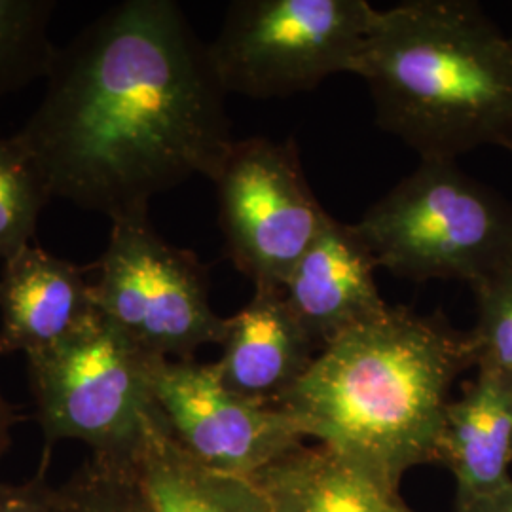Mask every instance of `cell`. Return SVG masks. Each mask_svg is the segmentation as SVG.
<instances>
[{
    "mask_svg": "<svg viewBox=\"0 0 512 512\" xmlns=\"http://www.w3.org/2000/svg\"><path fill=\"white\" fill-rule=\"evenodd\" d=\"M475 382L448 404L439 463L456 480V512L512 484V382L476 370Z\"/></svg>",
    "mask_w": 512,
    "mask_h": 512,
    "instance_id": "obj_13",
    "label": "cell"
},
{
    "mask_svg": "<svg viewBox=\"0 0 512 512\" xmlns=\"http://www.w3.org/2000/svg\"><path fill=\"white\" fill-rule=\"evenodd\" d=\"M473 366L469 330L452 327L442 313L387 306L321 349L275 406L306 439L401 497L408 471L439 463L452 385Z\"/></svg>",
    "mask_w": 512,
    "mask_h": 512,
    "instance_id": "obj_2",
    "label": "cell"
},
{
    "mask_svg": "<svg viewBox=\"0 0 512 512\" xmlns=\"http://www.w3.org/2000/svg\"><path fill=\"white\" fill-rule=\"evenodd\" d=\"M463 512H512V484L503 492L492 495Z\"/></svg>",
    "mask_w": 512,
    "mask_h": 512,
    "instance_id": "obj_22",
    "label": "cell"
},
{
    "mask_svg": "<svg viewBox=\"0 0 512 512\" xmlns=\"http://www.w3.org/2000/svg\"><path fill=\"white\" fill-rule=\"evenodd\" d=\"M270 512H408L401 497L372 480L329 448L298 446L255 478Z\"/></svg>",
    "mask_w": 512,
    "mask_h": 512,
    "instance_id": "obj_14",
    "label": "cell"
},
{
    "mask_svg": "<svg viewBox=\"0 0 512 512\" xmlns=\"http://www.w3.org/2000/svg\"><path fill=\"white\" fill-rule=\"evenodd\" d=\"M27 359L46 450L76 440L92 458L135 467L162 412L150 389L152 357L99 311Z\"/></svg>",
    "mask_w": 512,
    "mask_h": 512,
    "instance_id": "obj_5",
    "label": "cell"
},
{
    "mask_svg": "<svg viewBox=\"0 0 512 512\" xmlns=\"http://www.w3.org/2000/svg\"><path fill=\"white\" fill-rule=\"evenodd\" d=\"M408 512H414V511H412V509H410V511H408Z\"/></svg>",
    "mask_w": 512,
    "mask_h": 512,
    "instance_id": "obj_23",
    "label": "cell"
},
{
    "mask_svg": "<svg viewBox=\"0 0 512 512\" xmlns=\"http://www.w3.org/2000/svg\"><path fill=\"white\" fill-rule=\"evenodd\" d=\"M152 512H270L255 480L203 467L173 440L164 416L135 463Z\"/></svg>",
    "mask_w": 512,
    "mask_h": 512,
    "instance_id": "obj_15",
    "label": "cell"
},
{
    "mask_svg": "<svg viewBox=\"0 0 512 512\" xmlns=\"http://www.w3.org/2000/svg\"><path fill=\"white\" fill-rule=\"evenodd\" d=\"M52 0H0V99L50 73Z\"/></svg>",
    "mask_w": 512,
    "mask_h": 512,
    "instance_id": "obj_16",
    "label": "cell"
},
{
    "mask_svg": "<svg viewBox=\"0 0 512 512\" xmlns=\"http://www.w3.org/2000/svg\"><path fill=\"white\" fill-rule=\"evenodd\" d=\"M46 93L19 131L52 198L109 215L200 175L236 143L209 48L173 0H126L55 50Z\"/></svg>",
    "mask_w": 512,
    "mask_h": 512,
    "instance_id": "obj_1",
    "label": "cell"
},
{
    "mask_svg": "<svg viewBox=\"0 0 512 512\" xmlns=\"http://www.w3.org/2000/svg\"><path fill=\"white\" fill-rule=\"evenodd\" d=\"M213 183L224 255L255 289H283L330 219L311 192L296 143L236 141Z\"/></svg>",
    "mask_w": 512,
    "mask_h": 512,
    "instance_id": "obj_8",
    "label": "cell"
},
{
    "mask_svg": "<svg viewBox=\"0 0 512 512\" xmlns=\"http://www.w3.org/2000/svg\"><path fill=\"white\" fill-rule=\"evenodd\" d=\"M378 268L471 289L512 268V205L456 162H421L353 224Z\"/></svg>",
    "mask_w": 512,
    "mask_h": 512,
    "instance_id": "obj_4",
    "label": "cell"
},
{
    "mask_svg": "<svg viewBox=\"0 0 512 512\" xmlns=\"http://www.w3.org/2000/svg\"><path fill=\"white\" fill-rule=\"evenodd\" d=\"M378 12L368 0H236L209 57L226 93L311 92L332 74H353Z\"/></svg>",
    "mask_w": 512,
    "mask_h": 512,
    "instance_id": "obj_6",
    "label": "cell"
},
{
    "mask_svg": "<svg viewBox=\"0 0 512 512\" xmlns=\"http://www.w3.org/2000/svg\"><path fill=\"white\" fill-rule=\"evenodd\" d=\"M92 300L131 344L152 359L190 361L219 344L226 319L211 308L209 275L200 258L167 243L148 213L112 220Z\"/></svg>",
    "mask_w": 512,
    "mask_h": 512,
    "instance_id": "obj_7",
    "label": "cell"
},
{
    "mask_svg": "<svg viewBox=\"0 0 512 512\" xmlns=\"http://www.w3.org/2000/svg\"><path fill=\"white\" fill-rule=\"evenodd\" d=\"M220 382L241 397L275 406L310 370L321 351L291 310L283 289H255L247 306L226 319Z\"/></svg>",
    "mask_w": 512,
    "mask_h": 512,
    "instance_id": "obj_11",
    "label": "cell"
},
{
    "mask_svg": "<svg viewBox=\"0 0 512 512\" xmlns=\"http://www.w3.org/2000/svg\"><path fill=\"white\" fill-rule=\"evenodd\" d=\"M52 200L35 158L18 137H0V258L31 245L38 217Z\"/></svg>",
    "mask_w": 512,
    "mask_h": 512,
    "instance_id": "obj_17",
    "label": "cell"
},
{
    "mask_svg": "<svg viewBox=\"0 0 512 512\" xmlns=\"http://www.w3.org/2000/svg\"><path fill=\"white\" fill-rule=\"evenodd\" d=\"M473 291L478 317L469 332L475 344L476 370H488L512 382V268Z\"/></svg>",
    "mask_w": 512,
    "mask_h": 512,
    "instance_id": "obj_19",
    "label": "cell"
},
{
    "mask_svg": "<svg viewBox=\"0 0 512 512\" xmlns=\"http://www.w3.org/2000/svg\"><path fill=\"white\" fill-rule=\"evenodd\" d=\"M54 512H152L135 467L90 458L55 488Z\"/></svg>",
    "mask_w": 512,
    "mask_h": 512,
    "instance_id": "obj_18",
    "label": "cell"
},
{
    "mask_svg": "<svg viewBox=\"0 0 512 512\" xmlns=\"http://www.w3.org/2000/svg\"><path fill=\"white\" fill-rule=\"evenodd\" d=\"M86 270L25 247L4 262L0 277V357L48 348L95 313Z\"/></svg>",
    "mask_w": 512,
    "mask_h": 512,
    "instance_id": "obj_12",
    "label": "cell"
},
{
    "mask_svg": "<svg viewBox=\"0 0 512 512\" xmlns=\"http://www.w3.org/2000/svg\"><path fill=\"white\" fill-rule=\"evenodd\" d=\"M50 452L44 450L37 473L18 482H0V512H54L55 488L48 480Z\"/></svg>",
    "mask_w": 512,
    "mask_h": 512,
    "instance_id": "obj_20",
    "label": "cell"
},
{
    "mask_svg": "<svg viewBox=\"0 0 512 512\" xmlns=\"http://www.w3.org/2000/svg\"><path fill=\"white\" fill-rule=\"evenodd\" d=\"M14 423H16V412H14L10 403L4 399V395L0 391V461L10 448Z\"/></svg>",
    "mask_w": 512,
    "mask_h": 512,
    "instance_id": "obj_21",
    "label": "cell"
},
{
    "mask_svg": "<svg viewBox=\"0 0 512 512\" xmlns=\"http://www.w3.org/2000/svg\"><path fill=\"white\" fill-rule=\"evenodd\" d=\"M353 74L376 124L420 154L456 162L512 152V38L473 0H406L380 10Z\"/></svg>",
    "mask_w": 512,
    "mask_h": 512,
    "instance_id": "obj_3",
    "label": "cell"
},
{
    "mask_svg": "<svg viewBox=\"0 0 512 512\" xmlns=\"http://www.w3.org/2000/svg\"><path fill=\"white\" fill-rule=\"evenodd\" d=\"M376 268L355 226L330 217L283 285L291 310L319 349L385 311Z\"/></svg>",
    "mask_w": 512,
    "mask_h": 512,
    "instance_id": "obj_10",
    "label": "cell"
},
{
    "mask_svg": "<svg viewBox=\"0 0 512 512\" xmlns=\"http://www.w3.org/2000/svg\"><path fill=\"white\" fill-rule=\"evenodd\" d=\"M150 389L173 440L217 473L255 478L306 439L285 410L228 389L213 363L152 359Z\"/></svg>",
    "mask_w": 512,
    "mask_h": 512,
    "instance_id": "obj_9",
    "label": "cell"
}]
</instances>
